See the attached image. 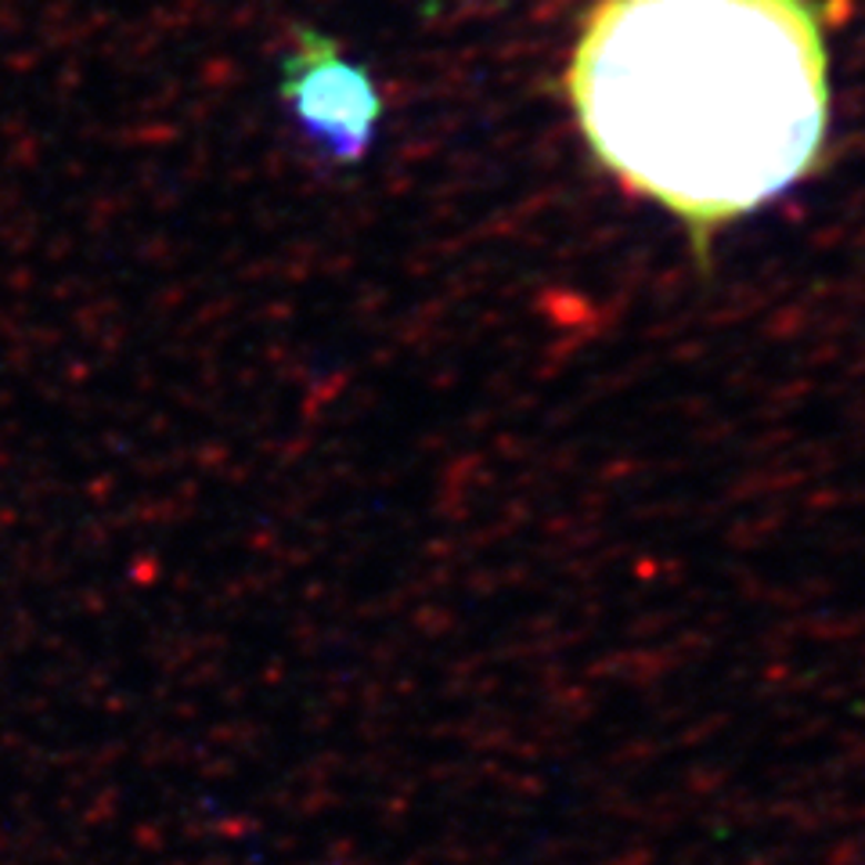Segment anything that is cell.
Returning <instances> with one entry per match:
<instances>
[{"label":"cell","mask_w":865,"mask_h":865,"mask_svg":"<svg viewBox=\"0 0 865 865\" xmlns=\"http://www.w3.org/2000/svg\"><path fill=\"white\" fill-rule=\"evenodd\" d=\"M562 91L591 159L671 213L706 274L721 231L822 163L826 19L815 0H596Z\"/></svg>","instance_id":"1"},{"label":"cell","mask_w":865,"mask_h":865,"mask_svg":"<svg viewBox=\"0 0 865 865\" xmlns=\"http://www.w3.org/2000/svg\"><path fill=\"white\" fill-rule=\"evenodd\" d=\"M278 91L293 123L325 159L339 166L365 159L383 120V98L368 69L350 62L336 40L299 29L296 48L282 62Z\"/></svg>","instance_id":"2"}]
</instances>
